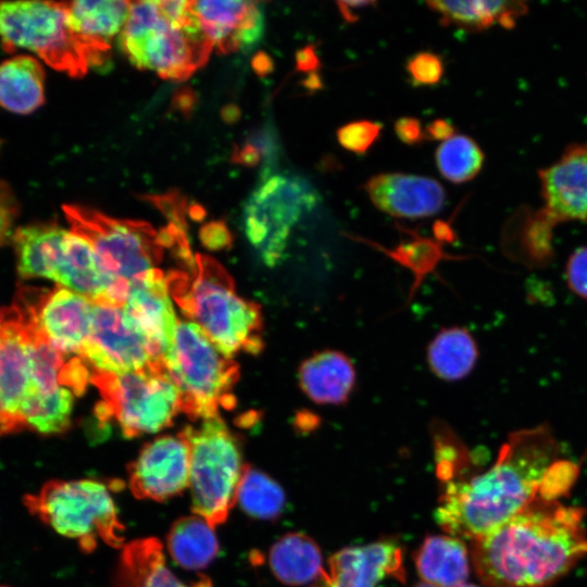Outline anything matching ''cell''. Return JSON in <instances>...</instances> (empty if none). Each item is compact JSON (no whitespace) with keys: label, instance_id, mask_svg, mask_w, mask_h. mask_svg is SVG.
I'll return each instance as SVG.
<instances>
[{"label":"cell","instance_id":"obj_33","mask_svg":"<svg viewBox=\"0 0 587 587\" xmlns=\"http://www.w3.org/2000/svg\"><path fill=\"white\" fill-rule=\"evenodd\" d=\"M576 464L566 460L554 461L545 473L538 497L544 500L555 501L566 494L577 477Z\"/></svg>","mask_w":587,"mask_h":587},{"label":"cell","instance_id":"obj_41","mask_svg":"<svg viewBox=\"0 0 587 587\" xmlns=\"http://www.w3.org/2000/svg\"><path fill=\"white\" fill-rule=\"evenodd\" d=\"M376 4L374 1H338L337 5L342 15V17L349 22L353 23L359 18L357 10L363 7H370Z\"/></svg>","mask_w":587,"mask_h":587},{"label":"cell","instance_id":"obj_35","mask_svg":"<svg viewBox=\"0 0 587 587\" xmlns=\"http://www.w3.org/2000/svg\"><path fill=\"white\" fill-rule=\"evenodd\" d=\"M570 288L578 296L587 298V247L577 249L566 265Z\"/></svg>","mask_w":587,"mask_h":587},{"label":"cell","instance_id":"obj_7","mask_svg":"<svg viewBox=\"0 0 587 587\" xmlns=\"http://www.w3.org/2000/svg\"><path fill=\"white\" fill-rule=\"evenodd\" d=\"M180 395V412L191 420L217 416L230 409L238 380V365L226 358L196 323L177 321L174 341L163 361Z\"/></svg>","mask_w":587,"mask_h":587},{"label":"cell","instance_id":"obj_2","mask_svg":"<svg viewBox=\"0 0 587 587\" xmlns=\"http://www.w3.org/2000/svg\"><path fill=\"white\" fill-rule=\"evenodd\" d=\"M560 448L548 426L511 434L495 464L467 479H451L435 517L450 536L477 539L499 527L537 496Z\"/></svg>","mask_w":587,"mask_h":587},{"label":"cell","instance_id":"obj_45","mask_svg":"<svg viewBox=\"0 0 587 587\" xmlns=\"http://www.w3.org/2000/svg\"><path fill=\"white\" fill-rule=\"evenodd\" d=\"M435 232L437 236L449 239L451 237L450 228L441 221L435 223Z\"/></svg>","mask_w":587,"mask_h":587},{"label":"cell","instance_id":"obj_1","mask_svg":"<svg viewBox=\"0 0 587 587\" xmlns=\"http://www.w3.org/2000/svg\"><path fill=\"white\" fill-rule=\"evenodd\" d=\"M584 510L538 496L490 533L472 540L471 559L488 587H546L587 554Z\"/></svg>","mask_w":587,"mask_h":587},{"label":"cell","instance_id":"obj_6","mask_svg":"<svg viewBox=\"0 0 587 587\" xmlns=\"http://www.w3.org/2000/svg\"><path fill=\"white\" fill-rule=\"evenodd\" d=\"M30 514L58 534L91 552L101 539L114 548L124 544V526L107 486L95 479H51L24 496Z\"/></svg>","mask_w":587,"mask_h":587},{"label":"cell","instance_id":"obj_31","mask_svg":"<svg viewBox=\"0 0 587 587\" xmlns=\"http://www.w3.org/2000/svg\"><path fill=\"white\" fill-rule=\"evenodd\" d=\"M435 160L445 179L461 184L471 180L479 173L484 163V153L471 137L454 135L437 148Z\"/></svg>","mask_w":587,"mask_h":587},{"label":"cell","instance_id":"obj_38","mask_svg":"<svg viewBox=\"0 0 587 587\" xmlns=\"http://www.w3.org/2000/svg\"><path fill=\"white\" fill-rule=\"evenodd\" d=\"M296 70L303 73H313L321 67V61L315 45H307L296 52Z\"/></svg>","mask_w":587,"mask_h":587},{"label":"cell","instance_id":"obj_42","mask_svg":"<svg viewBox=\"0 0 587 587\" xmlns=\"http://www.w3.org/2000/svg\"><path fill=\"white\" fill-rule=\"evenodd\" d=\"M22 429H24V427L5 411L0 401V438Z\"/></svg>","mask_w":587,"mask_h":587},{"label":"cell","instance_id":"obj_47","mask_svg":"<svg viewBox=\"0 0 587 587\" xmlns=\"http://www.w3.org/2000/svg\"><path fill=\"white\" fill-rule=\"evenodd\" d=\"M459 587H477V586L471 585V584H463V585H461V586H459Z\"/></svg>","mask_w":587,"mask_h":587},{"label":"cell","instance_id":"obj_23","mask_svg":"<svg viewBox=\"0 0 587 587\" xmlns=\"http://www.w3.org/2000/svg\"><path fill=\"white\" fill-rule=\"evenodd\" d=\"M66 229L52 223L29 224L13 233L17 272L23 278L53 279Z\"/></svg>","mask_w":587,"mask_h":587},{"label":"cell","instance_id":"obj_14","mask_svg":"<svg viewBox=\"0 0 587 587\" xmlns=\"http://www.w3.org/2000/svg\"><path fill=\"white\" fill-rule=\"evenodd\" d=\"M189 475L190 448L179 433L142 447L128 466V485L137 498L164 501L189 487Z\"/></svg>","mask_w":587,"mask_h":587},{"label":"cell","instance_id":"obj_17","mask_svg":"<svg viewBox=\"0 0 587 587\" xmlns=\"http://www.w3.org/2000/svg\"><path fill=\"white\" fill-rule=\"evenodd\" d=\"M386 577L404 578L402 549L391 539L336 552L316 587H376Z\"/></svg>","mask_w":587,"mask_h":587},{"label":"cell","instance_id":"obj_15","mask_svg":"<svg viewBox=\"0 0 587 587\" xmlns=\"http://www.w3.org/2000/svg\"><path fill=\"white\" fill-rule=\"evenodd\" d=\"M123 311L145 339L152 364H162L174 341L177 317L170 299V279L160 268L135 283Z\"/></svg>","mask_w":587,"mask_h":587},{"label":"cell","instance_id":"obj_3","mask_svg":"<svg viewBox=\"0 0 587 587\" xmlns=\"http://www.w3.org/2000/svg\"><path fill=\"white\" fill-rule=\"evenodd\" d=\"M118 45L138 68L183 80L203 66L213 49L193 11V1L130 2Z\"/></svg>","mask_w":587,"mask_h":587},{"label":"cell","instance_id":"obj_30","mask_svg":"<svg viewBox=\"0 0 587 587\" xmlns=\"http://www.w3.org/2000/svg\"><path fill=\"white\" fill-rule=\"evenodd\" d=\"M236 502L253 517L274 520L283 512L285 494L267 474L245 464Z\"/></svg>","mask_w":587,"mask_h":587},{"label":"cell","instance_id":"obj_16","mask_svg":"<svg viewBox=\"0 0 587 587\" xmlns=\"http://www.w3.org/2000/svg\"><path fill=\"white\" fill-rule=\"evenodd\" d=\"M27 289L37 328L64 355L80 358L89 335L92 302L68 289Z\"/></svg>","mask_w":587,"mask_h":587},{"label":"cell","instance_id":"obj_34","mask_svg":"<svg viewBox=\"0 0 587 587\" xmlns=\"http://www.w3.org/2000/svg\"><path fill=\"white\" fill-rule=\"evenodd\" d=\"M405 70L415 86H433L441 80L445 66L440 55L420 51L408 60Z\"/></svg>","mask_w":587,"mask_h":587},{"label":"cell","instance_id":"obj_13","mask_svg":"<svg viewBox=\"0 0 587 587\" xmlns=\"http://www.w3.org/2000/svg\"><path fill=\"white\" fill-rule=\"evenodd\" d=\"M80 359L95 370L124 374L152 364L142 336L126 317L123 308L92 303L91 324Z\"/></svg>","mask_w":587,"mask_h":587},{"label":"cell","instance_id":"obj_36","mask_svg":"<svg viewBox=\"0 0 587 587\" xmlns=\"http://www.w3.org/2000/svg\"><path fill=\"white\" fill-rule=\"evenodd\" d=\"M17 214V199L9 184L0 179V246L11 234Z\"/></svg>","mask_w":587,"mask_h":587},{"label":"cell","instance_id":"obj_29","mask_svg":"<svg viewBox=\"0 0 587 587\" xmlns=\"http://www.w3.org/2000/svg\"><path fill=\"white\" fill-rule=\"evenodd\" d=\"M213 528L197 514L177 520L167 535V549L172 559L187 570L208 566L218 551Z\"/></svg>","mask_w":587,"mask_h":587},{"label":"cell","instance_id":"obj_19","mask_svg":"<svg viewBox=\"0 0 587 587\" xmlns=\"http://www.w3.org/2000/svg\"><path fill=\"white\" fill-rule=\"evenodd\" d=\"M193 11L208 39L222 52L253 47L264 33V13L255 1H193Z\"/></svg>","mask_w":587,"mask_h":587},{"label":"cell","instance_id":"obj_8","mask_svg":"<svg viewBox=\"0 0 587 587\" xmlns=\"http://www.w3.org/2000/svg\"><path fill=\"white\" fill-rule=\"evenodd\" d=\"M180 434L190 448L189 489L192 511L212 527L224 523L236 503L245 464L240 446L223 420H202Z\"/></svg>","mask_w":587,"mask_h":587},{"label":"cell","instance_id":"obj_18","mask_svg":"<svg viewBox=\"0 0 587 587\" xmlns=\"http://www.w3.org/2000/svg\"><path fill=\"white\" fill-rule=\"evenodd\" d=\"M373 204L402 218H424L440 212L446 202L444 187L434 178L404 173H380L364 185Z\"/></svg>","mask_w":587,"mask_h":587},{"label":"cell","instance_id":"obj_5","mask_svg":"<svg viewBox=\"0 0 587 587\" xmlns=\"http://www.w3.org/2000/svg\"><path fill=\"white\" fill-rule=\"evenodd\" d=\"M71 230L84 237L113 284V303L123 307L130 287L157 270L164 247L178 246L173 225L157 233L142 221L118 220L77 204L63 207Z\"/></svg>","mask_w":587,"mask_h":587},{"label":"cell","instance_id":"obj_27","mask_svg":"<svg viewBox=\"0 0 587 587\" xmlns=\"http://www.w3.org/2000/svg\"><path fill=\"white\" fill-rule=\"evenodd\" d=\"M426 4L441 16V23L469 30H483L494 24L513 27L527 11L521 1H428Z\"/></svg>","mask_w":587,"mask_h":587},{"label":"cell","instance_id":"obj_9","mask_svg":"<svg viewBox=\"0 0 587 587\" xmlns=\"http://www.w3.org/2000/svg\"><path fill=\"white\" fill-rule=\"evenodd\" d=\"M102 399L99 417H115L126 438L158 433L180 412V395L163 364L124 374L95 370L90 379Z\"/></svg>","mask_w":587,"mask_h":587},{"label":"cell","instance_id":"obj_22","mask_svg":"<svg viewBox=\"0 0 587 587\" xmlns=\"http://www.w3.org/2000/svg\"><path fill=\"white\" fill-rule=\"evenodd\" d=\"M117 587H212L203 578L190 586L184 584L166 566L162 544L155 538L136 539L127 544L117 569Z\"/></svg>","mask_w":587,"mask_h":587},{"label":"cell","instance_id":"obj_4","mask_svg":"<svg viewBox=\"0 0 587 587\" xmlns=\"http://www.w3.org/2000/svg\"><path fill=\"white\" fill-rule=\"evenodd\" d=\"M193 270L191 279L179 273L168 276L179 308L226 358L260 353L264 347L260 305L238 296L229 274L212 258L197 254Z\"/></svg>","mask_w":587,"mask_h":587},{"label":"cell","instance_id":"obj_28","mask_svg":"<svg viewBox=\"0 0 587 587\" xmlns=\"http://www.w3.org/2000/svg\"><path fill=\"white\" fill-rule=\"evenodd\" d=\"M478 358L477 345L466 328L452 326L440 329L426 349V360L433 374L446 382L464 378Z\"/></svg>","mask_w":587,"mask_h":587},{"label":"cell","instance_id":"obj_26","mask_svg":"<svg viewBox=\"0 0 587 587\" xmlns=\"http://www.w3.org/2000/svg\"><path fill=\"white\" fill-rule=\"evenodd\" d=\"M268 562L275 577L292 586L311 583L324 572L319 546L302 533L279 538L270 550Z\"/></svg>","mask_w":587,"mask_h":587},{"label":"cell","instance_id":"obj_37","mask_svg":"<svg viewBox=\"0 0 587 587\" xmlns=\"http://www.w3.org/2000/svg\"><path fill=\"white\" fill-rule=\"evenodd\" d=\"M395 133L400 141L413 146L423 142L426 138L419 118L402 116L395 122Z\"/></svg>","mask_w":587,"mask_h":587},{"label":"cell","instance_id":"obj_43","mask_svg":"<svg viewBox=\"0 0 587 587\" xmlns=\"http://www.w3.org/2000/svg\"><path fill=\"white\" fill-rule=\"evenodd\" d=\"M253 66L258 74L266 75L273 71V60L266 53L260 52L254 57Z\"/></svg>","mask_w":587,"mask_h":587},{"label":"cell","instance_id":"obj_25","mask_svg":"<svg viewBox=\"0 0 587 587\" xmlns=\"http://www.w3.org/2000/svg\"><path fill=\"white\" fill-rule=\"evenodd\" d=\"M43 102L45 72L34 57L20 54L0 63V107L28 114Z\"/></svg>","mask_w":587,"mask_h":587},{"label":"cell","instance_id":"obj_40","mask_svg":"<svg viewBox=\"0 0 587 587\" xmlns=\"http://www.w3.org/2000/svg\"><path fill=\"white\" fill-rule=\"evenodd\" d=\"M424 132L427 139L446 141L455 135V127L449 120L436 118L426 125Z\"/></svg>","mask_w":587,"mask_h":587},{"label":"cell","instance_id":"obj_46","mask_svg":"<svg viewBox=\"0 0 587 587\" xmlns=\"http://www.w3.org/2000/svg\"><path fill=\"white\" fill-rule=\"evenodd\" d=\"M414 587H438V586H435V585H432V584H428V583H420L417 585H415Z\"/></svg>","mask_w":587,"mask_h":587},{"label":"cell","instance_id":"obj_39","mask_svg":"<svg viewBox=\"0 0 587 587\" xmlns=\"http://www.w3.org/2000/svg\"><path fill=\"white\" fill-rule=\"evenodd\" d=\"M201 238L210 248H221L230 239L226 227L221 222L205 225L201 230Z\"/></svg>","mask_w":587,"mask_h":587},{"label":"cell","instance_id":"obj_32","mask_svg":"<svg viewBox=\"0 0 587 587\" xmlns=\"http://www.w3.org/2000/svg\"><path fill=\"white\" fill-rule=\"evenodd\" d=\"M382 129L383 124L379 122L360 120L340 126L336 137L344 149L363 154L378 139Z\"/></svg>","mask_w":587,"mask_h":587},{"label":"cell","instance_id":"obj_24","mask_svg":"<svg viewBox=\"0 0 587 587\" xmlns=\"http://www.w3.org/2000/svg\"><path fill=\"white\" fill-rule=\"evenodd\" d=\"M414 562L422 579L438 587H459L470 573L467 549L454 536H427L415 552Z\"/></svg>","mask_w":587,"mask_h":587},{"label":"cell","instance_id":"obj_44","mask_svg":"<svg viewBox=\"0 0 587 587\" xmlns=\"http://www.w3.org/2000/svg\"><path fill=\"white\" fill-rule=\"evenodd\" d=\"M302 86L311 92L317 91L323 88V80L317 72L310 73L305 79L302 80Z\"/></svg>","mask_w":587,"mask_h":587},{"label":"cell","instance_id":"obj_12","mask_svg":"<svg viewBox=\"0 0 587 587\" xmlns=\"http://www.w3.org/2000/svg\"><path fill=\"white\" fill-rule=\"evenodd\" d=\"M539 177L544 207L529 221L526 246L535 257L545 258L552 227L565 221L587 222V142L567 148Z\"/></svg>","mask_w":587,"mask_h":587},{"label":"cell","instance_id":"obj_21","mask_svg":"<svg viewBox=\"0 0 587 587\" xmlns=\"http://www.w3.org/2000/svg\"><path fill=\"white\" fill-rule=\"evenodd\" d=\"M298 383L301 391L315 404L342 405L354 390L357 371L346 353L325 349L301 362Z\"/></svg>","mask_w":587,"mask_h":587},{"label":"cell","instance_id":"obj_11","mask_svg":"<svg viewBox=\"0 0 587 587\" xmlns=\"http://www.w3.org/2000/svg\"><path fill=\"white\" fill-rule=\"evenodd\" d=\"M317 202L308 182L285 175L271 176L252 193L243 212L245 234L267 266L283 260L291 228Z\"/></svg>","mask_w":587,"mask_h":587},{"label":"cell","instance_id":"obj_48","mask_svg":"<svg viewBox=\"0 0 587 587\" xmlns=\"http://www.w3.org/2000/svg\"><path fill=\"white\" fill-rule=\"evenodd\" d=\"M0 587H9V586H5V585H0Z\"/></svg>","mask_w":587,"mask_h":587},{"label":"cell","instance_id":"obj_20","mask_svg":"<svg viewBox=\"0 0 587 587\" xmlns=\"http://www.w3.org/2000/svg\"><path fill=\"white\" fill-rule=\"evenodd\" d=\"M64 7L89 65H101L109 58L112 39L121 34L127 21L130 1L78 0L64 2Z\"/></svg>","mask_w":587,"mask_h":587},{"label":"cell","instance_id":"obj_10","mask_svg":"<svg viewBox=\"0 0 587 587\" xmlns=\"http://www.w3.org/2000/svg\"><path fill=\"white\" fill-rule=\"evenodd\" d=\"M0 39L5 50H29L72 77H82L90 67L64 2L0 1Z\"/></svg>","mask_w":587,"mask_h":587}]
</instances>
